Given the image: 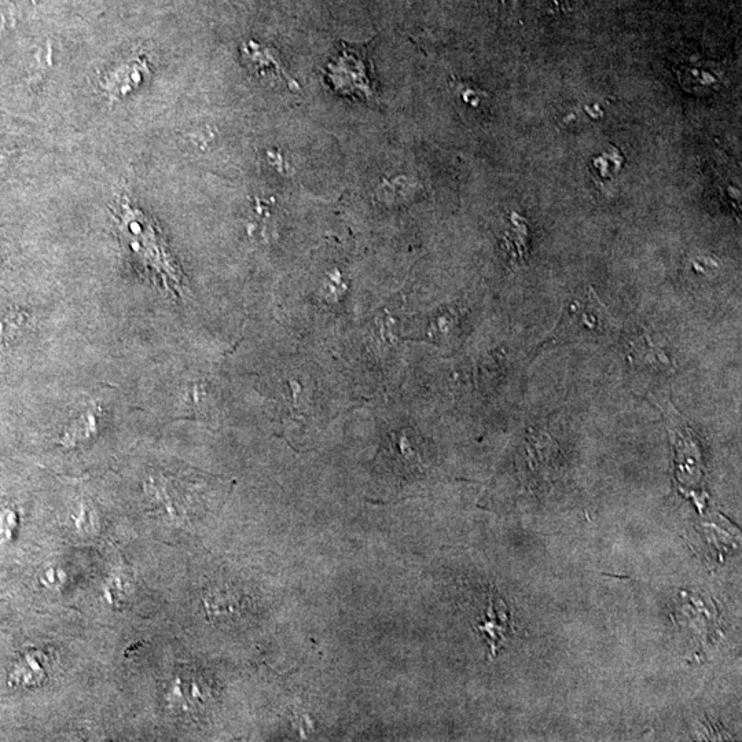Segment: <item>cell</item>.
I'll return each instance as SVG.
<instances>
[{
	"mask_svg": "<svg viewBox=\"0 0 742 742\" xmlns=\"http://www.w3.org/2000/svg\"><path fill=\"white\" fill-rule=\"evenodd\" d=\"M615 319L593 288L576 293L569 300L556 328L538 347V352L558 345L600 343L613 339Z\"/></svg>",
	"mask_w": 742,
	"mask_h": 742,
	"instance_id": "obj_1",
	"label": "cell"
},
{
	"mask_svg": "<svg viewBox=\"0 0 742 742\" xmlns=\"http://www.w3.org/2000/svg\"><path fill=\"white\" fill-rule=\"evenodd\" d=\"M124 215L123 220L130 223L135 230L141 234V237L145 241L139 240L135 235L124 233L128 237H132V251L137 253L139 259L142 260L146 266H150L152 270L159 271L157 274L163 275V281L165 285H168V277L174 279L176 285H179V273L178 268L174 266L172 260L170 262V256L165 252L164 246L161 245V238L157 235L156 227L150 224L149 220L143 216V229L142 230V213L137 211V219H135L134 209L130 208V205L124 204Z\"/></svg>",
	"mask_w": 742,
	"mask_h": 742,
	"instance_id": "obj_2",
	"label": "cell"
},
{
	"mask_svg": "<svg viewBox=\"0 0 742 742\" xmlns=\"http://www.w3.org/2000/svg\"><path fill=\"white\" fill-rule=\"evenodd\" d=\"M556 2L561 6V9H572L579 0H556Z\"/></svg>",
	"mask_w": 742,
	"mask_h": 742,
	"instance_id": "obj_6",
	"label": "cell"
},
{
	"mask_svg": "<svg viewBox=\"0 0 742 742\" xmlns=\"http://www.w3.org/2000/svg\"><path fill=\"white\" fill-rule=\"evenodd\" d=\"M241 595L231 590L215 589L205 598L209 616L215 619L233 620L242 611Z\"/></svg>",
	"mask_w": 742,
	"mask_h": 742,
	"instance_id": "obj_4",
	"label": "cell"
},
{
	"mask_svg": "<svg viewBox=\"0 0 742 742\" xmlns=\"http://www.w3.org/2000/svg\"><path fill=\"white\" fill-rule=\"evenodd\" d=\"M628 358H630L631 365L639 367V369H649L653 373H663V371L672 370L671 359L668 358L666 352L661 350L659 345L653 343L652 337L648 333L644 332L641 336L633 337L630 341V350H628Z\"/></svg>",
	"mask_w": 742,
	"mask_h": 742,
	"instance_id": "obj_3",
	"label": "cell"
},
{
	"mask_svg": "<svg viewBox=\"0 0 742 742\" xmlns=\"http://www.w3.org/2000/svg\"><path fill=\"white\" fill-rule=\"evenodd\" d=\"M492 16L499 20L508 21L519 14V0H481Z\"/></svg>",
	"mask_w": 742,
	"mask_h": 742,
	"instance_id": "obj_5",
	"label": "cell"
}]
</instances>
